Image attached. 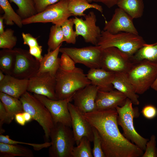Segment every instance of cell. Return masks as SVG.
I'll return each mask as SVG.
<instances>
[{"mask_svg":"<svg viewBox=\"0 0 157 157\" xmlns=\"http://www.w3.org/2000/svg\"><path fill=\"white\" fill-rule=\"evenodd\" d=\"M0 6L4 12L2 16L6 25L12 26L15 24L19 28L22 27V19L14 11L8 0H0Z\"/></svg>","mask_w":157,"mask_h":157,"instance_id":"28","label":"cell"},{"mask_svg":"<svg viewBox=\"0 0 157 157\" xmlns=\"http://www.w3.org/2000/svg\"><path fill=\"white\" fill-rule=\"evenodd\" d=\"M36 10L38 13L44 10L49 6L56 3L61 0H33Z\"/></svg>","mask_w":157,"mask_h":157,"instance_id":"40","label":"cell"},{"mask_svg":"<svg viewBox=\"0 0 157 157\" xmlns=\"http://www.w3.org/2000/svg\"><path fill=\"white\" fill-rule=\"evenodd\" d=\"M23 114L26 122H28L33 120L30 114L26 112H23Z\"/></svg>","mask_w":157,"mask_h":157,"instance_id":"46","label":"cell"},{"mask_svg":"<svg viewBox=\"0 0 157 157\" xmlns=\"http://www.w3.org/2000/svg\"><path fill=\"white\" fill-rule=\"evenodd\" d=\"M60 47L54 50L47 51L40 62L39 69L36 74L49 73L55 76L59 67L60 58L58 56Z\"/></svg>","mask_w":157,"mask_h":157,"instance_id":"22","label":"cell"},{"mask_svg":"<svg viewBox=\"0 0 157 157\" xmlns=\"http://www.w3.org/2000/svg\"><path fill=\"white\" fill-rule=\"evenodd\" d=\"M14 119L17 124L22 126L25 125L26 122L24 117L23 112L19 113L16 114Z\"/></svg>","mask_w":157,"mask_h":157,"instance_id":"45","label":"cell"},{"mask_svg":"<svg viewBox=\"0 0 157 157\" xmlns=\"http://www.w3.org/2000/svg\"><path fill=\"white\" fill-rule=\"evenodd\" d=\"M29 47L28 51L30 53L40 62L43 58L42 55V46L39 45Z\"/></svg>","mask_w":157,"mask_h":157,"instance_id":"43","label":"cell"},{"mask_svg":"<svg viewBox=\"0 0 157 157\" xmlns=\"http://www.w3.org/2000/svg\"><path fill=\"white\" fill-rule=\"evenodd\" d=\"M14 49L15 60L12 76L19 79H29L37 74L40 62L34 58L28 50L20 48Z\"/></svg>","mask_w":157,"mask_h":157,"instance_id":"11","label":"cell"},{"mask_svg":"<svg viewBox=\"0 0 157 157\" xmlns=\"http://www.w3.org/2000/svg\"><path fill=\"white\" fill-rule=\"evenodd\" d=\"M28 81L6 75L4 79L0 82V92L19 99L27 91Z\"/></svg>","mask_w":157,"mask_h":157,"instance_id":"19","label":"cell"},{"mask_svg":"<svg viewBox=\"0 0 157 157\" xmlns=\"http://www.w3.org/2000/svg\"><path fill=\"white\" fill-rule=\"evenodd\" d=\"M133 19L141 17L144 8L143 0H118L117 4Z\"/></svg>","mask_w":157,"mask_h":157,"instance_id":"24","label":"cell"},{"mask_svg":"<svg viewBox=\"0 0 157 157\" xmlns=\"http://www.w3.org/2000/svg\"><path fill=\"white\" fill-rule=\"evenodd\" d=\"M118 0H93L96 2H100L106 5L109 8H110L117 5Z\"/></svg>","mask_w":157,"mask_h":157,"instance_id":"44","label":"cell"},{"mask_svg":"<svg viewBox=\"0 0 157 157\" xmlns=\"http://www.w3.org/2000/svg\"><path fill=\"white\" fill-rule=\"evenodd\" d=\"M74 24L73 18L68 19L61 25L63 33L64 41L68 44H74L77 37L75 31L73 29Z\"/></svg>","mask_w":157,"mask_h":157,"instance_id":"33","label":"cell"},{"mask_svg":"<svg viewBox=\"0 0 157 157\" xmlns=\"http://www.w3.org/2000/svg\"><path fill=\"white\" fill-rule=\"evenodd\" d=\"M84 17V19L76 16L73 18L76 35L82 36L85 42L97 45L101 31L96 25V15L90 11Z\"/></svg>","mask_w":157,"mask_h":157,"instance_id":"12","label":"cell"},{"mask_svg":"<svg viewBox=\"0 0 157 157\" xmlns=\"http://www.w3.org/2000/svg\"><path fill=\"white\" fill-rule=\"evenodd\" d=\"M83 117L97 131L106 157H140L143 150L131 142L120 132L115 108L96 110Z\"/></svg>","mask_w":157,"mask_h":157,"instance_id":"1","label":"cell"},{"mask_svg":"<svg viewBox=\"0 0 157 157\" xmlns=\"http://www.w3.org/2000/svg\"><path fill=\"white\" fill-rule=\"evenodd\" d=\"M2 71L0 70V82L2 81L5 77L6 75H4Z\"/></svg>","mask_w":157,"mask_h":157,"instance_id":"49","label":"cell"},{"mask_svg":"<svg viewBox=\"0 0 157 157\" xmlns=\"http://www.w3.org/2000/svg\"><path fill=\"white\" fill-rule=\"evenodd\" d=\"M14 31L11 28H7L0 34V48L2 49H13L15 46L17 37L14 35Z\"/></svg>","mask_w":157,"mask_h":157,"instance_id":"34","label":"cell"},{"mask_svg":"<svg viewBox=\"0 0 157 157\" xmlns=\"http://www.w3.org/2000/svg\"><path fill=\"white\" fill-rule=\"evenodd\" d=\"M55 77V92L58 100L72 97L77 91L91 84L83 70L77 67L72 71H64L59 68Z\"/></svg>","mask_w":157,"mask_h":157,"instance_id":"2","label":"cell"},{"mask_svg":"<svg viewBox=\"0 0 157 157\" xmlns=\"http://www.w3.org/2000/svg\"><path fill=\"white\" fill-rule=\"evenodd\" d=\"M90 142L86 137H83L77 146L74 147L72 157H93Z\"/></svg>","mask_w":157,"mask_h":157,"instance_id":"32","label":"cell"},{"mask_svg":"<svg viewBox=\"0 0 157 157\" xmlns=\"http://www.w3.org/2000/svg\"><path fill=\"white\" fill-rule=\"evenodd\" d=\"M47 108L55 124L60 123L71 127V118L68 104L72 97L63 100H53L44 96L34 94Z\"/></svg>","mask_w":157,"mask_h":157,"instance_id":"13","label":"cell"},{"mask_svg":"<svg viewBox=\"0 0 157 157\" xmlns=\"http://www.w3.org/2000/svg\"><path fill=\"white\" fill-rule=\"evenodd\" d=\"M68 108L71 116V127L76 145L79 144L83 137L87 138L91 142H93L94 135L92 125L74 104L69 102Z\"/></svg>","mask_w":157,"mask_h":157,"instance_id":"15","label":"cell"},{"mask_svg":"<svg viewBox=\"0 0 157 157\" xmlns=\"http://www.w3.org/2000/svg\"><path fill=\"white\" fill-rule=\"evenodd\" d=\"M115 73L101 68L90 69L86 76L91 84L96 86L99 90L108 92L113 90L112 82Z\"/></svg>","mask_w":157,"mask_h":157,"instance_id":"20","label":"cell"},{"mask_svg":"<svg viewBox=\"0 0 157 157\" xmlns=\"http://www.w3.org/2000/svg\"><path fill=\"white\" fill-rule=\"evenodd\" d=\"M103 49L98 45L82 48L60 47L59 52L69 56L76 63L82 64L90 69L101 68Z\"/></svg>","mask_w":157,"mask_h":157,"instance_id":"10","label":"cell"},{"mask_svg":"<svg viewBox=\"0 0 157 157\" xmlns=\"http://www.w3.org/2000/svg\"><path fill=\"white\" fill-rule=\"evenodd\" d=\"M16 5L17 13L22 19L30 17L37 13L33 0H9Z\"/></svg>","mask_w":157,"mask_h":157,"instance_id":"30","label":"cell"},{"mask_svg":"<svg viewBox=\"0 0 157 157\" xmlns=\"http://www.w3.org/2000/svg\"><path fill=\"white\" fill-rule=\"evenodd\" d=\"M131 100L127 98L123 106L116 108L118 114L117 123L121 127L123 135L126 138L145 150L148 140L140 135L135 129L133 119L140 114L138 109L133 108Z\"/></svg>","mask_w":157,"mask_h":157,"instance_id":"4","label":"cell"},{"mask_svg":"<svg viewBox=\"0 0 157 157\" xmlns=\"http://www.w3.org/2000/svg\"><path fill=\"white\" fill-rule=\"evenodd\" d=\"M69 0H61L48 6L43 11L22 20L23 25L37 23L51 22L61 25L72 15L68 9Z\"/></svg>","mask_w":157,"mask_h":157,"instance_id":"8","label":"cell"},{"mask_svg":"<svg viewBox=\"0 0 157 157\" xmlns=\"http://www.w3.org/2000/svg\"><path fill=\"white\" fill-rule=\"evenodd\" d=\"M0 142L12 144H24L32 146L35 151H39L42 149L49 147L51 145V142H47L42 144L26 143L17 141L11 139L8 135H0Z\"/></svg>","mask_w":157,"mask_h":157,"instance_id":"35","label":"cell"},{"mask_svg":"<svg viewBox=\"0 0 157 157\" xmlns=\"http://www.w3.org/2000/svg\"><path fill=\"white\" fill-rule=\"evenodd\" d=\"M55 76L49 73L36 74L29 79L27 91L58 100L56 94Z\"/></svg>","mask_w":157,"mask_h":157,"instance_id":"14","label":"cell"},{"mask_svg":"<svg viewBox=\"0 0 157 157\" xmlns=\"http://www.w3.org/2000/svg\"><path fill=\"white\" fill-rule=\"evenodd\" d=\"M131 58L134 63L146 60L157 63V42L146 43Z\"/></svg>","mask_w":157,"mask_h":157,"instance_id":"26","label":"cell"},{"mask_svg":"<svg viewBox=\"0 0 157 157\" xmlns=\"http://www.w3.org/2000/svg\"><path fill=\"white\" fill-rule=\"evenodd\" d=\"M19 99L22 104L23 112L28 113L33 119L38 123L44 130L45 138L48 141L54 124L48 109L34 95L28 91L23 94Z\"/></svg>","mask_w":157,"mask_h":157,"instance_id":"7","label":"cell"},{"mask_svg":"<svg viewBox=\"0 0 157 157\" xmlns=\"http://www.w3.org/2000/svg\"><path fill=\"white\" fill-rule=\"evenodd\" d=\"M15 60L14 49H3L0 51V70L5 75H12Z\"/></svg>","mask_w":157,"mask_h":157,"instance_id":"27","label":"cell"},{"mask_svg":"<svg viewBox=\"0 0 157 157\" xmlns=\"http://www.w3.org/2000/svg\"><path fill=\"white\" fill-rule=\"evenodd\" d=\"M0 99L13 119L16 114L23 112L22 104L19 99L0 92Z\"/></svg>","mask_w":157,"mask_h":157,"instance_id":"29","label":"cell"},{"mask_svg":"<svg viewBox=\"0 0 157 157\" xmlns=\"http://www.w3.org/2000/svg\"><path fill=\"white\" fill-rule=\"evenodd\" d=\"M146 43L138 34L123 32L113 34L102 30L97 45L102 49L114 47L130 57L134 54Z\"/></svg>","mask_w":157,"mask_h":157,"instance_id":"3","label":"cell"},{"mask_svg":"<svg viewBox=\"0 0 157 157\" xmlns=\"http://www.w3.org/2000/svg\"><path fill=\"white\" fill-rule=\"evenodd\" d=\"M92 127L94 135V145L92 150L93 157H106L102 149L100 136L96 129L93 126Z\"/></svg>","mask_w":157,"mask_h":157,"instance_id":"36","label":"cell"},{"mask_svg":"<svg viewBox=\"0 0 157 157\" xmlns=\"http://www.w3.org/2000/svg\"><path fill=\"white\" fill-rule=\"evenodd\" d=\"M71 128L60 123L54 124L50 135L49 157H72L76 142Z\"/></svg>","mask_w":157,"mask_h":157,"instance_id":"6","label":"cell"},{"mask_svg":"<svg viewBox=\"0 0 157 157\" xmlns=\"http://www.w3.org/2000/svg\"><path fill=\"white\" fill-rule=\"evenodd\" d=\"M64 39L60 25H54L50 28L47 42V51L54 50L61 46Z\"/></svg>","mask_w":157,"mask_h":157,"instance_id":"31","label":"cell"},{"mask_svg":"<svg viewBox=\"0 0 157 157\" xmlns=\"http://www.w3.org/2000/svg\"><path fill=\"white\" fill-rule=\"evenodd\" d=\"M60 58L59 68L67 71H72L77 67L74 61L67 54L62 53Z\"/></svg>","mask_w":157,"mask_h":157,"instance_id":"37","label":"cell"},{"mask_svg":"<svg viewBox=\"0 0 157 157\" xmlns=\"http://www.w3.org/2000/svg\"><path fill=\"white\" fill-rule=\"evenodd\" d=\"M156 145V137L154 135H152L150 140L146 144L145 151L142 157H157V149Z\"/></svg>","mask_w":157,"mask_h":157,"instance_id":"38","label":"cell"},{"mask_svg":"<svg viewBox=\"0 0 157 157\" xmlns=\"http://www.w3.org/2000/svg\"><path fill=\"white\" fill-rule=\"evenodd\" d=\"M98 90L97 87L90 84L73 95L74 105L83 114L97 110L96 100Z\"/></svg>","mask_w":157,"mask_h":157,"instance_id":"17","label":"cell"},{"mask_svg":"<svg viewBox=\"0 0 157 157\" xmlns=\"http://www.w3.org/2000/svg\"><path fill=\"white\" fill-rule=\"evenodd\" d=\"M87 1L90 3H91L93 1V0H87Z\"/></svg>","mask_w":157,"mask_h":157,"instance_id":"50","label":"cell"},{"mask_svg":"<svg viewBox=\"0 0 157 157\" xmlns=\"http://www.w3.org/2000/svg\"><path fill=\"white\" fill-rule=\"evenodd\" d=\"M33 157L31 150L19 144H12L0 142V157Z\"/></svg>","mask_w":157,"mask_h":157,"instance_id":"23","label":"cell"},{"mask_svg":"<svg viewBox=\"0 0 157 157\" xmlns=\"http://www.w3.org/2000/svg\"><path fill=\"white\" fill-rule=\"evenodd\" d=\"M4 19L2 16L0 17V34L3 33L4 31L3 25V20Z\"/></svg>","mask_w":157,"mask_h":157,"instance_id":"47","label":"cell"},{"mask_svg":"<svg viewBox=\"0 0 157 157\" xmlns=\"http://www.w3.org/2000/svg\"><path fill=\"white\" fill-rule=\"evenodd\" d=\"M22 35L23 40L24 44L28 45L29 47L40 45L37 39L30 33H22Z\"/></svg>","mask_w":157,"mask_h":157,"instance_id":"42","label":"cell"},{"mask_svg":"<svg viewBox=\"0 0 157 157\" xmlns=\"http://www.w3.org/2000/svg\"><path fill=\"white\" fill-rule=\"evenodd\" d=\"M13 119L6 110L4 105L0 101V134H2L5 132L3 128V124L5 123L10 124Z\"/></svg>","mask_w":157,"mask_h":157,"instance_id":"39","label":"cell"},{"mask_svg":"<svg viewBox=\"0 0 157 157\" xmlns=\"http://www.w3.org/2000/svg\"><path fill=\"white\" fill-rule=\"evenodd\" d=\"M95 9L101 13L103 12L102 6L96 3H90L87 0H69L68 9L72 16H83L84 12L87 9Z\"/></svg>","mask_w":157,"mask_h":157,"instance_id":"25","label":"cell"},{"mask_svg":"<svg viewBox=\"0 0 157 157\" xmlns=\"http://www.w3.org/2000/svg\"><path fill=\"white\" fill-rule=\"evenodd\" d=\"M126 74L136 93L143 94L157 78V63L146 60L135 63Z\"/></svg>","mask_w":157,"mask_h":157,"instance_id":"5","label":"cell"},{"mask_svg":"<svg viewBox=\"0 0 157 157\" xmlns=\"http://www.w3.org/2000/svg\"><path fill=\"white\" fill-rule=\"evenodd\" d=\"M112 84L114 88L124 94L131 100L133 104H139V97L129 80L126 73H115Z\"/></svg>","mask_w":157,"mask_h":157,"instance_id":"21","label":"cell"},{"mask_svg":"<svg viewBox=\"0 0 157 157\" xmlns=\"http://www.w3.org/2000/svg\"><path fill=\"white\" fill-rule=\"evenodd\" d=\"M133 19L119 8L116 9L111 19L105 21L103 30L113 34L120 32L138 34L134 26Z\"/></svg>","mask_w":157,"mask_h":157,"instance_id":"16","label":"cell"},{"mask_svg":"<svg viewBox=\"0 0 157 157\" xmlns=\"http://www.w3.org/2000/svg\"><path fill=\"white\" fill-rule=\"evenodd\" d=\"M151 88L157 91V78Z\"/></svg>","mask_w":157,"mask_h":157,"instance_id":"48","label":"cell"},{"mask_svg":"<svg viewBox=\"0 0 157 157\" xmlns=\"http://www.w3.org/2000/svg\"><path fill=\"white\" fill-rule=\"evenodd\" d=\"M141 113L145 118L148 119H152L157 116V109L152 105H148L143 108Z\"/></svg>","mask_w":157,"mask_h":157,"instance_id":"41","label":"cell"},{"mask_svg":"<svg viewBox=\"0 0 157 157\" xmlns=\"http://www.w3.org/2000/svg\"><path fill=\"white\" fill-rule=\"evenodd\" d=\"M134 63L131 57L116 47H110L103 49L100 63L101 68L115 73H126Z\"/></svg>","mask_w":157,"mask_h":157,"instance_id":"9","label":"cell"},{"mask_svg":"<svg viewBox=\"0 0 157 157\" xmlns=\"http://www.w3.org/2000/svg\"><path fill=\"white\" fill-rule=\"evenodd\" d=\"M126 98L124 94L117 90L108 92L98 90L96 100L97 110L114 109L118 106H122Z\"/></svg>","mask_w":157,"mask_h":157,"instance_id":"18","label":"cell"}]
</instances>
